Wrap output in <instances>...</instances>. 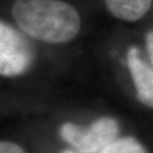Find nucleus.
<instances>
[{"label":"nucleus","mask_w":153,"mask_h":153,"mask_svg":"<svg viewBox=\"0 0 153 153\" xmlns=\"http://www.w3.org/2000/svg\"><path fill=\"white\" fill-rule=\"evenodd\" d=\"M127 65L138 100L144 105L153 108V71L141 60L136 47L128 50Z\"/></svg>","instance_id":"nucleus-4"},{"label":"nucleus","mask_w":153,"mask_h":153,"mask_svg":"<svg viewBox=\"0 0 153 153\" xmlns=\"http://www.w3.org/2000/svg\"><path fill=\"white\" fill-rule=\"evenodd\" d=\"M108 10L120 20L133 22L147 13L152 0H105Z\"/></svg>","instance_id":"nucleus-5"},{"label":"nucleus","mask_w":153,"mask_h":153,"mask_svg":"<svg viewBox=\"0 0 153 153\" xmlns=\"http://www.w3.org/2000/svg\"><path fill=\"white\" fill-rule=\"evenodd\" d=\"M118 134V124L114 118L102 117L88 127L66 122L60 128V135L79 153H100Z\"/></svg>","instance_id":"nucleus-2"},{"label":"nucleus","mask_w":153,"mask_h":153,"mask_svg":"<svg viewBox=\"0 0 153 153\" xmlns=\"http://www.w3.org/2000/svg\"><path fill=\"white\" fill-rule=\"evenodd\" d=\"M146 46H147V51L149 54V57L151 59V62L153 64V30L148 32L146 34Z\"/></svg>","instance_id":"nucleus-8"},{"label":"nucleus","mask_w":153,"mask_h":153,"mask_svg":"<svg viewBox=\"0 0 153 153\" xmlns=\"http://www.w3.org/2000/svg\"><path fill=\"white\" fill-rule=\"evenodd\" d=\"M0 153H25V151L16 143L2 141L0 143Z\"/></svg>","instance_id":"nucleus-7"},{"label":"nucleus","mask_w":153,"mask_h":153,"mask_svg":"<svg viewBox=\"0 0 153 153\" xmlns=\"http://www.w3.org/2000/svg\"><path fill=\"white\" fill-rule=\"evenodd\" d=\"M11 13L27 35L43 42L67 43L81 28L76 10L61 0H15Z\"/></svg>","instance_id":"nucleus-1"},{"label":"nucleus","mask_w":153,"mask_h":153,"mask_svg":"<svg viewBox=\"0 0 153 153\" xmlns=\"http://www.w3.org/2000/svg\"><path fill=\"white\" fill-rule=\"evenodd\" d=\"M100 153H146L145 148L133 137L114 140Z\"/></svg>","instance_id":"nucleus-6"},{"label":"nucleus","mask_w":153,"mask_h":153,"mask_svg":"<svg viewBox=\"0 0 153 153\" xmlns=\"http://www.w3.org/2000/svg\"><path fill=\"white\" fill-rule=\"evenodd\" d=\"M61 153H75V152H73L71 150H64V151H62Z\"/></svg>","instance_id":"nucleus-9"},{"label":"nucleus","mask_w":153,"mask_h":153,"mask_svg":"<svg viewBox=\"0 0 153 153\" xmlns=\"http://www.w3.org/2000/svg\"><path fill=\"white\" fill-rule=\"evenodd\" d=\"M32 52L22 35L7 23L0 24V73L5 76L23 74L32 62Z\"/></svg>","instance_id":"nucleus-3"}]
</instances>
